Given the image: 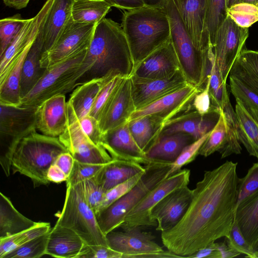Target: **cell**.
<instances>
[{
  "mask_svg": "<svg viewBox=\"0 0 258 258\" xmlns=\"http://www.w3.org/2000/svg\"><path fill=\"white\" fill-rule=\"evenodd\" d=\"M237 163L226 161L205 171L192 189L190 205L179 222L161 232L167 250L187 257L223 237L227 238L234 221L239 177Z\"/></svg>",
  "mask_w": 258,
  "mask_h": 258,
  "instance_id": "1",
  "label": "cell"
},
{
  "mask_svg": "<svg viewBox=\"0 0 258 258\" xmlns=\"http://www.w3.org/2000/svg\"><path fill=\"white\" fill-rule=\"evenodd\" d=\"M84 61L91 67L78 81V86L111 75L130 77L134 63L121 26L105 18L98 23Z\"/></svg>",
  "mask_w": 258,
  "mask_h": 258,
  "instance_id": "2",
  "label": "cell"
},
{
  "mask_svg": "<svg viewBox=\"0 0 258 258\" xmlns=\"http://www.w3.org/2000/svg\"><path fill=\"white\" fill-rule=\"evenodd\" d=\"M121 26L134 68L171 38L170 22L165 9L145 6L126 11L123 14Z\"/></svg>",
  "mask_w": 258,
  "mask_h": 258,
  "instance_id": "3",
  "label": "cell"
},
{
  "mask_svg": "<svg viewBox=\"0 0 258 258\" xmlns=\"http://www.w3.org/2000/svg\"><path fill=\"white\" fill-rule=\"evenodd\" d=\"M69 152L58 137L38 133L36 130L23 137L14 152L11 164L13 173L29 177L34 187L47 185L49 168L61 153Z\"/></svg>",
  "mask_w": 258,
  "mask_h": 258,
  "instance_id": "4",
  "label": "cell"
},
{
  "mask_svg": "<svg viewBox=\"0 0 258 258\" xmlns=\"http://www.w3.org/2000/svg\"><path fill=\"white\" fill-rule=\"evenodd\" d=\"M87 48L47 69L34 88L21 99L19 106L37 107L45 100L65 95L78 86L77 83L90 68L84 61Z\"/></svg>",
  "mask_w": 258,
  "mask_h": 258,
  "instance_id": "5",
  "label": "cell"
},
{
  "mask_svg": "<svg viewBox=\"0 0 258 258\" xmlns=\"http://www.w3.org/2000/svg\"><path fill=\"white\" fill-rule=\"evenodd\" d=\"M171 163L154 160L145 165V171L138 182L120 198L96 215L98 224L105 235L120 227L128 213L166 178Z\"/></svg>",
  "mask_w": 258,
  "mask_h": 258,
  "instance_id": "6",
  "label": "cell"
},
{
  "mask_svg": "<svg viewBox=\"0 0 258 258\" xmlns=\"http://www.w3.org/2000/svg\"><path fill=\"white\" fill-rule=\"evenodd\" d=\"M56 223L75 231L88 245L108 246L106 235L86 199L83 181L67 185L63 207Z\"/></svg>",
  "mask_w": 258,
  "mask_h": 258,
  "instance_id": "7",
  "label": "cell"
},
{
  "mask_svg": "<svg viewBox=\"0 0 258 258\" xmlns=\"http://www.w3.org/2000/svg\"><path fill=\"white\" fill-rule=\"evenodd\" d=\"M165 9L170 22L171 40L180 70L187 82L199 88L208 51L211 46L204 51L195 47L173 0H167Z\"/></svg>",
  "mask_w": 258,
  "mask_h": 258,
  "instance_id": "8",
  "label": "cell"
},
{
  "mask_svg": "<svg viewBox=\"0 0 258 258\" xmlns=\"http://www.w3.org/2000/svg\"><path fill=\"white\" fill-rule=\"evenodd\" d=\"M0 164L6 176L11 173L13 156L20 140L37 130V107L0 103Z\"/></svg>",
  "mask_w": 258,
  "mask_h": 258,
  "instance_id": "9",
  "label": "cell"
},
{
  "mask_svg": "<svg viewBox=\"0 0 258 258\" xmlns=\"http://www.w3.org/2000/svg\"><path fill=\"white\" fill-rule=\"evenodd\" d=\"M190 171L181 169L163 180L150 191L126 215L120 227L126 230L134 227L157 226L151 218L153 208L165 196L174 190L187 186Z\"/></svg>",
  "mask_w": 258,
  "mask_h": 258,
  "instance_id": "10",
  "label": "cell"
},
{
  "mask_svg": "<svg viewBox=\"0 0 258 258\" xmlns=\"http://www.w3.org/2000/svg\"><path fill=\"white\" fill-rule=\"evenodd\" d=\"M58 138L74 159L79 162L105 164L113 160L104 148L95 144L83 132L68 101L67 127Z\"/></svg>",
  "mask_w": 258,
  "mask_h": 258,
  "instance_id": "11",
  "label": "cell"
},
{
  "mask_svg": "<svg viewBox=\"0 0 258 258\" xmlns=\"http://www.w3.org/2000/svg\"><path fill=\"white\" fill-rule=\"evenodd\" d=\"M96 24L78 22L72 18L53 46L43 53L41 58V67L48 69L73 54L88 48Z\"/></svg>",
  "mask_w": 258,
  "mask_h": 258,
  "instance_id": "12",
  "label": "cell"
},
{
  "mask_svg": "<svg viewBox=\"0 0 258 258\" xmlns=\"http://www.w3.org/2000/svg\"><path fill=\"white\" fill-rule=\"evenodd\" d=\"M248 28L240 26L229 16L218 30L213 49L215 63L226 81L233 64L243 49Z\"/></svg>",
  "mask_w": 258,
  "mask_h": 258,
  "instance_id": "13",
  "label": "cell"
},
{
  "mask_svg": "<svg viewBox=\"0 0 258 258\" xmlns=\"http://www.w3.org/2000/svg\"><path fill=\"white\" fill-rule=\"evenodd\" d=\"M134 227L122 231L113 230L106 235L108 245L122 253L123 258H140L143 254L163 251L150 232L143 231Z\"/></svg>",
  "mask_w": 258,
  "mask_h": 258,
  "instance_id": "14",
  "label": "cell"
},
{
  "mask_svg": "<svg viewBox=\"0 0 258 258\" xmlns=\"http://www.w3.org/2000/svg\"><path fill=\"white\" fill-rule=\"evenodd\" d=\"M201 90L198 87L188 83L182 88L136 110L131 115L130 120L147 115H154L161 117L166 122L187 109L195 96Z\"/></svg>",
  "mask_w": 258,
  "mask_h": 258,
  "instance_id": "15",
  "label": "cell"
},
{
  "mask_svg": "<svg viewBox=\"0 0 258 258\" xmlns=\"http://www.w3.org/2000/svg\"><path fill=\"white\" fill-rule=\"evenodd\" d=\"M136 110L130 77L124 78L106 105L98 120L102 135L128 122Z\"/></svg>",
  "mask_w": 258,
  "mask_h": 258,
  "instance_id": "16",
  "label": "cell"
},
{
  "mask_svg": "<svg viewBox=\"0 0 258 258\" xmlns=\"http://www.w3.org/2000/svg\"><path fill=\"white\" fill-rule=\"evenodd\" d=\"M132 97L136 109L141 108L187 85L181 71L166 79H149L130 77Z\"/></svg>",
  "mask_w": 258,
  "mask_h": 258,
  "instance_id": "17",
  "label": "cell"
},
{
  "mask_svg": "<svg viewBox=\"0 0 258 258\" xmlns=\"http://www.w3.org/2000/svg\"><path fill=\"white\" fill-rule=\"evenodd\" d=\"M192 190L185 186L177 188L162 199L152 210L151 218L161 232L175 226L186 212L191 202Z\"/></svg>",
  "mask_w": 258,
  "mask_h": 258,
  "instance_id": "18",
  "label": "cell"
},
{
  "mask_svg": "<svg viewBox=\"0 0 258 258\" xmlns=\"http://www.w3.org/2000/svg\"><path fill=\"white\" fill-rule=\"evenodd\" d=\"M180 70L170 38L135 67L132 76L149 79H166L172 78Z\"/></svg>",
  "mask_w": 258,
  "mask_h": 258,
  "instance_id": "19",
  "label": "cell"
},
{
  "mask_svg": "<svg viewBox=\"0 0 258 258\" xmlns=\"http://www.w3.org/2000/svg\"><path fill=\"white\" fill-rule=\"evenodd\" d=\"M101 146L113 159L133 161L146 165L154 160L147 158L133 137L128 122L102 135Z\"/></svg>",
  "mask_w": 258,
  "mask_h": 258,
  "instance_id": "20",
  "label": "cell"
},
{
  "mask_svg": "<svg viewBox=\"0 0 258 258\" xmlns=\"http://www.w3.org/2000/svg\"><path fill=\"white\" fill-rule=\"evenodd\" d=\"M67 125L68 102L65 95L51 97L37 107L36 127L42 134L59 137Z\"/></svg>",
  "mask_w": 258,
  "mask_h": 258,
  "instance_id": "21",
  "label": "cell"
},
{
  "mask_svg": "<svg viewBox=\"0 0 258 258\" xmlns=\"http://www.w3.org/2000/svg\"><path fill=\"white\" fill-rule=\"evenodd\" d=\"M221 111L205 114H200L195 110L185 112L166 122L160 136L185 133L191 135L195 141L198 140L214 127Z\"/></svg>",
  "mask_w": 258,
  "mask_h": 258,
  "instance_id": "22",
  "label": "cell"
},
{
  "mask_svg": "<svg viewBox=\"0 0 258 258\" xmlns=\"http://www.w3.org/2000/svg\"><path fill=\"white\" fill-rule=\"evenodd\" d=\"M195 47L204 51L203 33L207 0H173Z\"/></svg>",
  "mask_w": 258,
  "mask_h": 258,
  "instance_id": "23",
  "label": "cell"
},
{
  "mask_svg": "<svg viewBox=\"0 0 258 258\" xmlns=\"http://www.w3.org/2000/svg\"><path fill=\"white\" fill-rule=\"evenodd\" d=\"M74 1L52 0L42 28L43 53L53 46L72 18V10Z\"/></svg>",
  "mask_w": 258,
  "mask_h": 258,
  "instance_id": "24",
  "label": "cell"
},
{
  "mask_svg": "<svg viewBox=\"0 0 258 258\" xmlns=\"http://www.w3.org/2000/svg\"><path fill=\"white\" fill-rule=\"evenodd\" d=\"M85 244L75 231L56 223L49 232L46 254L58 258H78Z\"/></svg>",
  "mask_w": 258,
  "mask_h": 258,
  "instance_id": "25",
  "label": "cell"
},
{
  "mask_svg": "<svg viewBox=\"0 0 258 258\" xmlns=\"http://www.w3.org/2000/svg\"><path fill=\"white\" fill-rule=\"evenodd\" d=\"M234 220L253 251H258V190L237 205Z\"/></svg>",
  "mask_w": 258,
  "mask_h": 258,
  "instance_id": "26",
  "label": "cell"
},
{
  "mask_svg": "<svg viewBox=\"0 0 258 258\" xmlns=\"http://www.w3.org/2000/svg\"><path fill=\"white\" fill-rule=\"evenodd\" d=\"M42 25L23 63L20 87L21 99L34 88L47 70V69L42 68L41 65L43 45Z\"/></svg>",
  "mask_w": 258,
  "mask_h": 258,
  "instance_id": "27",
  "label": "cell"
},
{
  "mask_svg": "<svg viewBox=\"0 0 258 258\" xmlns=\"http://www.w3.org/2000/svg\"><path fill=\"white\" fill-rule=\"evenodd\" d=\"M145 171V166L139 163L113 159L105 164L95 177L98 184L106 191Z\"/></svg>",
  "mask_w": 258,
  "mask_h": 258,
  "instance_id": "28",
  "label": "cell"
},
{
  "mask_svg": "<svg viewBox=\"0 0 258 258\" xmlns=\"http://www.w3.org/2000/svg\"><path fill=\"white\" fill-rule=\"evenodd\" d=\"M165 123L158 116L147 115L130 120L128 127L136 142L146 154L157 141Z\"/></svg>",
  "mask_w": 258,
  "mask_h": 258,
  "instance_id": "29",
  "label": "cell"
},
{
  "mask_svg": "<svg viewBox=\"0 0 258 258\" xmlns=\"http://www.w3.org/2000/svg\"><path fill=\"white\" fill-rule=\"evenodd\" d=\"M195 141L191 135L185 133L160 136L146 155L151 160L172 163L183 149Z\"/></svg>",
  "mask_w": 258,
  "mask_h": 258,
  "instance_id": "30",
  "label": "cell"
},
{
  "mask_svg": "<svg viewBox=\"0 0 258 258\" xmlns=\"http://www.w3.org/2000/svg\"><path fill=\"white\" fill-rule=\"evenodd\" d=\"M36 223L20 213L10 200L0 192V239L27 230Z\"/></svg>",
  "mask_w": 258,
  "mask_h": 258,
  "instance_id": "31",
  "label": "cell"
},
{
  "mask_svg": "<svg viewBox=\"0 0 258 258\" xmlns=\"http://www.w3.org/2000/svg\"><path fill=\"white\" fill-rule=\"evenodd\" d=\"M235 113L238 140L250 156L258 159V122L236 99Z\"/></svg>",
  "mask_w": 258,
  "mask_h": 258,
  "instance_id": "32",
  "label": "cell"
},
{
  "mask_svg": "<svg viewBox=\"0 0 258 258\" xmlns=\"http://www.w3.org/2000/svg\"><path fill=\"white\" fill-rule=\"evenodd\" d=\"M102 81V78L94 79L77 86L74 89L68 102L78 119L89 115Z\"/></svg>",
  "mask_w": 258,
  "mask_h": 258,
  "instance_id": "33",
  "label": "cell"
},
{
  "mask_svg": "<svg viewBox=\"0 0 258 258\" xmlns=\"http://www.w3.org/2000/svg\"><path fill=\"white\" fill-rule=\"evenodd\" d=\"M227 0H207L203 41L206 46H214L219 27L228 17Z\"/></svg>",
  "mask_w": 258,
  "mask_h": 258,
  "instance_id": "34",
  "label": "cell"
},
{
  "mask_svg": "<svg viewBox=\"0 0 258 258\" xmlns=\"http://www.w3.org/2000/svg\"><path fill=\"white\" fill-rule=\"evenodd\" d=\"M111 7L103 0H75L72 18L80 23L97 24L105 18Z\"/></svg>",
  "mask_w": 258,
  "mask_h": 258,
  "instance_id": "35",
  "label": "cell"
},
{
  "mask_svg": "<svg viewBox=\"0 0 258 258\" xmlns=\"http://www.w3.org/2000/svg\"><path fill=\"white\" fill-rule=\"evenodd\" d=\"M51 228L48 222H39L33 227L10 237L0 239V257L24 244L31 239L49 232Z\"/></svg>",
  "mask_w": 258,
  "mask_h": 258,
  "instance_id": "36",
  "label": "cell"
},
{
  "mask_svg": "<svg viewBox=\"0 0 258 258\" xmlns=\"http://www.w3.org/2000/svg\"><path fill=\"white\" fill-rule=\"evenodd\" d=\"M221 111L226 125L227 136L224 146L219 152L221 155V158H224L233 154H240L241 147L237 135L236 113L230 99L225 103Z\"/></svg>",
  "mask_w": 258,
  "mask_h": 258,
  "instance_id": "37",
  "label": "cell"
},
{
  "mask_svg": "<svg viewBox=\"0 0 258 258\" xmlns=\"http://www.w3.org/2000/svg\"><path fill=\"white\" fill-rule=\"evenodd\" d=\"M124 78L127 77L118 75H111L102 78L101 86L90 115L98 121L104 107Z\"/></svg>",
  "mask_w": 258,
  "mask_h": 258,
  "instance_id": "38",
  "label": "cell"
},
{
  "mask_svg": "<svg viewBox=\"0 0 258 258\" xmlns=\"http://www.w3.org/2000/svg\"><path fill=\"white\" fill-rule=\"evenodd\" d=\"M230 88L232 95L258 122V95L236 78L230 76Z\"/></svg>",
  "mask_w": 258,
  "mask_h": 258,
  "instance_id": "39",
  "label": "cell"
},
{
  "mask_svg": "<svg viewBox=\"0 0 258 258\" xmlns=\"http://www.w3.org/2000/svg\"><path fill=\"white\" fill-rule=\"evenodd\" d=\"M226 136V125L223 114L221 111L218 122L202 145L199 155L207 157L216 151L219 152L224 146Z\"/></svg>",
  "mask_w": 258,
  "mask_h": 258,
  "instance_id": "40",
  "label": "cell"
},
{
  "mask_svg": "<svg viewBox=\"0 0 258 258\" xmlns=\"http://www.w3.org/2000/svg\"><path fill=\"white\" fill-rule=\"evenodd\" d=\"M49 232L31 239L4 258H39L45 255Z\"/></svg>",
  "mask_w": 258,
  "mask_h": 258,
  "instance_id": "41",
  "label": "cell"
},
{
  "mask_svg": "<svg viewBox=\"0 0 258 258\" xmlns=\"http://www.w3.org/2000/svg\"><path fill=\"white\" fill-rule=\"evenodd\" d=\"M28 20L19 14L0 20V57Z\"/></svg>",
  "mask_w": 258,
  "mask_h": 258,
  "instance_id": "42",
  "label": "cell"
},
{
  "mask_svg": "<svg viewBox=\"0 0 258 258\" xmlns=\"http://www.w3.org/2000/svg\"><path fill=\"white\" fill-rule=\"evenodd\" d=\"M227 14L240 26L249 28L258 21V7L250 4L238 3L227 9Z\"/></svg>",
  "mask_w": 258,
  "mask_h": 258,
  "instance_id": "43",
  "label": "cell"
},
{
  "mask_svg": "<svg viewBox=\"0 0 258 258\" xmlns=\"http://www.w3.org/2000/svg\"><path fill=\"white\" fill-rule=\"evenodd\" d=\"M211 131L183 149L176 159L171 163L170 169L166 175V178L180 171L183 166L195 160L199 155V152L202 145L209 136Z\"/></svg>",
  "mask_w": 258,
  "mask_h": 258,
  "instance_id": "44",
  "label": "cell"
},
{
  "mask_svg": "<svg viewBox=\"0 0 258 258\" xmlns=\"http://www.w3.org/2000/svg\"><path fill=\"white\" fill-rule=\"evenodd\" d=\"M105 164L85 163L75 160L72 171L66 181L67 185H74L95 176Z\"/></svg>",
  "mask_w": 258,
  "mask_h": 258,
  "instance_id": "45",
  "label": "cell"
},
{
  "mask_svg": "<svg viewBox=\"0 0 258 258\" xmlns=\"http://www.w3.org/2000/svg\"><path fill=\"white\" fill-rule=\"evenodd\" d=\"M145 171L136 175L106 191L98 213L109 206L130 191L138 182Z\"/></svg>",
  "mask_w": 258,
  "mask_h": 258,
  "instance_id": "46",
  "label": "cell"
},
{
  "mask_svg": "<svg viewBox=\"0 0 258 258\" xmlns=\"http://www.w3.org/2000/svg\"><path fill=\"white\" fill-rule=\"evenodd\" d=\"M258 190V163H254L243 178H239L237 205L244 199Z\"/></svg>",
  "mask_w": 258,
  "mask_h": 258,
  "instance_id": "47",
  "label": "cell"
},
{
  "mask_svg": "<svg viewBox=\"0 0 258 258\" xmlns=\"http://www.w3.org/2000/svg\"><path fill=\"white\" fill-rule=\"evenodd\" d=\"M83 186L87 202L96 215L99 212L106 191L98 184L95 176L85 180Z\"/></svg>",
  "mask_w": 258,
  "mask_h": 258,
  "instance_id": "48",
  "label": "cell"
},
{
  "mask_svg": "<svg viewBox=\"0 0 258 258\" xmlns=\"http://www.w3.org/2000/svg\"><path fill=\"white\" fill-rule=\"evenodd\" d=\"M225 240L229 247L240 254L249 257L253 253V250L246 241L239 226L234 220L229 234Z\"/></svg>",
  "mask_w": 258,
  "mask_h": 258,
  "instance_id": "49",
  "label": "cell"
},
{
  "mask_svg": "<svg viewBox=\"0 0 258 258\" xmlns=\"http://www.w3.org/2000/svg\"><path fill=\"white\" fill-rule=\"evenodd\" d=\"M123 256L122 253L109 246L86 244L78 258H123Z\"/></svg>",
  "mask_w": 258,
  "mask_h": 258,
  "instance_id": "50",
  "label": "cell"
},
{
  "mask_svg": "<svg viewBox=\"0 0 258 258\" xmlns=\"http://www.w3.org/2000/svg\"><path fill=\"white\" fill-rule=\"evenodd\" d=\"M78 121L81 129L86 135L95 144L101 146L102 133L98 121L95 117L88 115L78 119Z\"/></svg>",
  "mask_w": 258,
  "mask_h": 258,
  "instance_id": "51",
  "label": "cell"
},
{
  "mask_svg": "<svg viewBox=\"0 0 258 258\" xmlns=\"http://www.w3.org/2000/svg\"><path fill=\"white\" fill-rule=\"evenodd\" d=\"M191 106L194 110L201 114H205L213 111H221L212 104L208 84L204 89L195 96L191 102Z\"/></svg>",
  "mask_w": 258,
  "mask_h": 258,
  "instance_id": "52",
  "label": "cell"
},
{
  "mask_svg": "<svg viewBox=\"0 0 258 258\" xmlns=\"http://www.w3.org/2000/svg\"><path fill=\"white\" fill-rule=\"evenodd\" d=\"M234 62L246 71L258 76V51L243 49Z\"/></svg>",
  "mask_w": 258,
  "mask_h": 258,
  "instance_id": "53",
  "label": "cell"
},
{
  "mask_svg": "<svg viewBox=\"0 0 258 258\" xmlns=\"http://www.w3.org/2000/svg\"><path fill=\"white\" fill-rule=\"evenodd\" d=\"M229 75L240 80L258 95V76L246 71L235 62Z\"/></svg>",
  "mask_w": 258,
  "mask_h": 258,
  "instance_id": "54",
  "label": "cell"
},
{
  "mask_svg": "<svg viewBox=\"0 0 258 258\" xmlns=\"http://www.w3.org/2000/svg\"><path fill=\"white\" fill-rule=\"evenodd\" d=\"M119 9L129 11L145 7L143 0H103Z\"/></svg>",
  "mask_w": 258,
  "mask_h": 258,
  "instance_id": "55",
  "label": "cell"
},
{
  "mask_svg": "<svg viewBox=\"0 0 258 258\" xmlns=\"http://www.w3.org/2000/svg\"><path fill=\"white\" fill-rule=\"evenodd\" d=\"M74 161L75 159L72 154L67 152L60 154L54 164L58 166L68 178L72 171Z\"/></svg>",
  "mask_w": 258,
  "mask_h": 258,
  "instance_id": "56",
  "label": "cell"
},
{
  "mask_svg": "<svg viewBox=\"0 0 258 258\" xmlns=\"http://www.w3.org/2000/svg\"><path fill=\"white\" fill-rule=\"evenodd\" d=\"M188 258H218L217 243L211 242L188 256Z\"/></svg>",
  "mask_w": 258,
  "mask_h": 258,
  "instance_id": "57",
  "label": "cell"
},
{
  "mask_svg": "<svg viewBox=\"0 0 258 258\" xmlns=\"http://www.w3.org/2000/svg\"><path fill=\"white\" fill-rule=\"evenodd\" d=\"M47 177L49 182L60 183L66 181L68 176L63 171L56 165L53 164L49 168Z\"/></svg>",
  "mask_w": 258,
  "mask_h": 258,
  "instance_id": "58",
  "label": "cell"
},
{
  "mask_svg": "<svg viewBox=\"0 0 258 258\" xmlns=\"http://www.w3.org/2000/svg\"><path fill=\"white\" fill-rule=\"evenodd\" d=\"M216 243L218 258H232L241 254L229 247L226 240L224 242Z\"/></svg>",
  "mask_w": 258,
  "mask_h": 258,
  "instance_id": "59",
  "label": "cell"
},
{
  "mask_svg": "<svg viewBox=\"0 0 258 258\" xmlns=\"http://www.w3.org/2000/svg\"><path fill=\"white\" fill-rule=\"evenodd\" d=\"M29 1L30 0H3L7 6L17 10L25 8Z\"/></svg>",
  "mask_w": 258,
  "mask_h": 258,
  "instance_id": "60",
  "label": "cell"
},
{
  "mask_svg": "<svg viewBox=\"0 0 258 258\" xmlns=\"http://www.w3.org/2000/svg\"><path fill=\"white\" fill-rule=\"evenodd\" d=\"M146 7L165 9L167 0H143Z\"/></svg>",
  "mask_w": 258,
  "mask_h": 258,
  "instance_id": "61",
  "label": "cell"
},
{
  "mask_svg": "<svg viewBox=\"0 0 258 258\" xmlns=\"http://www.w3.org/2000/svg\"><path fill=\"white\" fill-rule=\"evenodd\" d=\"M238 3L247 4L252 5L258 7V0H237L236 4Z\"/></svg>",
  "mask_w": 258,
  "mask_h": 258,
  "instance_id": "62",
  "label": "cell"
},
{
  "mask_svg": "<svg viewBox=\"0 0 258 258\" xmlns=\"http://www.w3.org/2000/svg\"><path fill=\"white\" fill-rule=\"evenodd\" d=\"M237 0H227V5L228 9L232 6L236 4Z\"/></svg>",
  "mask_w": 258,
  "mask_h": 258,
  "instance_id": "63",
  "label": "cell"
}]
</instances>
